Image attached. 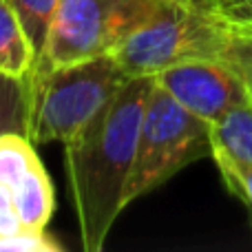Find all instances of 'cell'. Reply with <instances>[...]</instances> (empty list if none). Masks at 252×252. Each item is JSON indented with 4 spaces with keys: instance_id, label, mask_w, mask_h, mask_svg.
<instances>
[{
    "instance_id": "6da1fadb",
    "label": "cell",
    "mask_w": 252,
    "mask_h": 252,
    "mask_svg": "<svg viewBox=\"0 0 252 252\" xmlns=\"http://www.w3.org/2000/svg\"><path fill=\"white\" fill-rule=\"evenodd\" d=\"M151 89V75L126 78L100 113L64 142L71 204L87 252L104 248L126 208V184Z\"/></svg>"
},
{
    "instance_id": "7a4b0ae2",
    "label": "cell",
    "mask_w": 252,
    "mask_h": 252,
    "mask_svg": "<svg viewBox=\"0 0 252 252\" xmlns=\"http://www.w3.org/2000/svg\"><path fill=\"white\" fill-rule=\"evenodd\" d=\"M128 75L113 56L60 66H33L27 75V128L31 144L71 139L115 95Z\"/></svg>"
},
{
    "instance_id": "3957f363",
    "label": "cell",
    "mask_w": 252,
    "mask_h": 252,
    "mask_svg": "<svg viewBox=\"0 0 252 252\" xmlns=\"http://www.w3.org/2000/svg\"><path fill=\"white\" fill-rule=\"evenodd\" d=\"M239 20L213 0H175L111 56L128 78H153L190 60H221Z\"/></svg>"
},
{
    "instance_id": "277c9868",
    "label": "cell",
    "mask_w": 252,
    "mask_h": 252,
    "mask_svg": "<svg viewBox=\"0 0 252 252\" xmlns=\"http://www.w3.org/2000/svg\"><path fill=\"white\" fill-rule=\"evenodd\" d=\"M175 0H58L33 66L111 56Z\"/></svg>"
},
{
    "instance_id": "5b68a950",
    "label": "cell",
    "mask_w": 252,
    "mask_h": 252,
    "mask_svg": "<svg viewBox=\"0 0 252 252\" xmlns=\"http://www.w3.org/2000/svg\"><path fill=\"white\" fill-rule=\"evenodd\" d=\"M204 157H210V124L188 113L153 80L126 184V206Z\"/></svg>"
},
{
    "instance_id": "8992f818",
    "label": "cell",
    "mask_w": 252,
    "mask_h": 252,
    "mask_svg": "<svg viewBox=\"0 0 252 252\" xmlns=\"http://www.w3.org/2000/svg\"><path fill=\"white\" fill-rule=\"evenodd\" d=\"M53 188L33 144L25 135L0 137V239L20 228H47Z\"/></svg>"
},
{
    "instance_id": "52a82bcc",
    "label": "cell",
    "mask_w": 252,
    "mask_h": 252,
    "mask_svg": "<svg viewBox=\"0 0 252 252\" xmlns=\"http://www.w3.org/2000/svg\"><path fill=\"white\" fill-rule=\"evenodd\" d=\"M173 100L206 124H213L232 106L248 100L237 71L223 60H190L153 75Z\"/></svg>"
},
{
    "instance_id": "ba28073f",
    "label": "cell",
    "mask_w": 252,
    "mask_h": 252,
    "mask_svg": "<svg viewBox=\"0 0 252 252\" xmlns=\"http://www.w3.org/2000/svg\"><path fill=\"white\" fill-rule=\"evenodd\" d=\"M210 157L215 159L221 179L237 170L252 168V104L232 106L210 124Z\"/></svg>"
},
{
    "instance_id": "9c48e42d",
    "label": "cell",
    "mask_w": 252,
    "mask_h": 252,
    "mask_svg": "<svg viewBox=\"0 0 252 252\" xmlns=\"http://www.w3.org/2000/svg\"><path fill=\"white\" fill-rule=\"evenodd\" d=\"M35 58L38 49L18 11L9 0H0V73L27 78L35 64Z\"/></svg>"
},
{
    "instance_id": "30bf717a",
    "label": "cell",
    "mask_w": 252,
    "mask_h": 252,
    "mask_svg": "<svg viewBox=\"0 0 252 252\" xmlns=\"http://www.w3.org/2000/svg\"><path fill=\"white\" fill-rule=\"evenodd\" d=\"M27 128V80L0 73V137L25 135Z\"/></svg>"
},
{
    "instance_id": "8fae6325",
    "label": "cell",
    "mask_w": 252,
    "mask_h": 252,
    "mask_svg": "<svg viewBox=\"0 0 252 252\" xmlns=\"http://www.w3.org/2000/svg\"><path fill=\"white\" fill-rule=\"evenodd\" d=\"M221 60L237 71L252 104V18H241L235 25Z\"/></svg>"
},
{
    "instance_id": "7c38bea8",
    "label": "cell",
    "mask_w": 252,
    "mask_h": 252,
    "mask_svg": "<svg viewBox=\"0 0 252 252\" xmlns=\"http://www.w3.org/2000/svg\"><path fill=\"white\" fill-rule=\"evenodd\" d=\"M9 2H11L13 9L18 11L27 33L31 35V40H33L35 49H38V53H40L58 0H9Z\"/></svg>"
},
{
    "instance_id": "4fadbf2b",
    "label": "cell",
    "mask_w": 252,
    "mask_h": 252,
    "mask_svg": "<svg viewBox=\"0 0 252 252\" xmlns=\"http://www.w3.org/2000/svg\"><path fill=\"white\" fill-rule=\"evenodd\" d=\"M0 252H62V246L44 228H20L0 239Z\"/></svg>"
},
{
    "instance_id": "5bb4252c",
    "label": "cell",
    "mask_w": 252,
    "mask_h": 252,
    "mask_svg": "<svg viewBox=\"0 0 252 252\" xmlns=\"http://www.w3.org/2000/svg\"><path fill=\"white\" fill-rule=\"evenodd\" d=\"M223 184H226V188L232 195L239 197V199L248 206V210L252 213V168L237 170L235 175L223 179Z\"/></svg>"
},
{
    "instance_id": "9a60e30c",
    "label": "cell",
    "mask_w": 252,
    "mask_h": 252,
    "mask_svg": "<svg viewBox=\"0 0 252 252\" xmlns=\"http://www.w3.org/2000/svg\"><path fill=\"white\" fill-rule=\"evenodd\" d=\"M213 2L237 18H252V0H213Z\"/></svg>"
}]
</instances>
